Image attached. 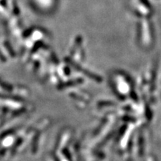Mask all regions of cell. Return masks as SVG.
Instances as JSON below:
<instances>
[{
  "instance_id": "obj_1",
  "label": "cell",
  "mask_w": 161,
  "mask_h": 161,
  "mask_svg": "<svg viewBox=\"0 0 161 161\" xmlns=\"http://www.w3.org/2000/svg\"><path fill=\"white\" fill-rule=\"evenodd\" d=\"M132 7L136 14L142 17H147L152 14V8L147 0H134Z\"/></svg>"
}]
</instances>
